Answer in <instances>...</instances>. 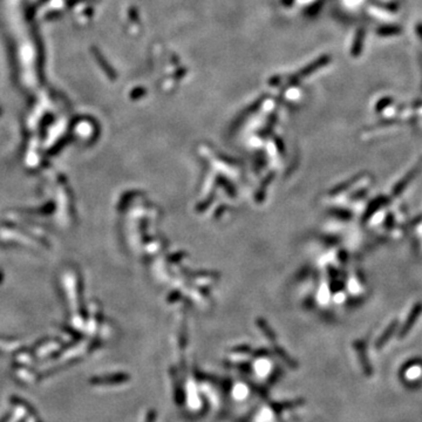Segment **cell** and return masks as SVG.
Instances as JSON below:
<instances>
[{
  "instance_id": "cell-1",
  "label": "cell",
  "mask_w": 422,
  "mask_h": 422,
  "mask_svg": "<svg viewBox=\"0 0 422 422\" xmlns=\"http://www.w3.org/2000/svg\"><path fill=\"white\" fill-rule=\"evenodd\" d=\"M129 380H130L129 375L119 373V374H113V375L95 376V378L90 379V384L95 385V386H112V385H119Z\"/></svg>"
},
{
  "instance_id": "cell-2",
  "label": "cell",
  "mask_w": 422,
  "mask_h": 422,
  "mask_svg": "<svg viewBox=\"0 0 422 422\" xmlns=\"http://www.w3.org/2000/svg\"><path fill=\"white\" fill-rule=\"evenodd\" d=\"M10 400H11V403L14 404H17V406H20V407H22V408H25L26 410H28V413H30L31 416H33V418L38 419V420H39V416H38V414H36L35 410H34L33 407L31 406V404H28L26 403V401L24 400V399L18 398V396H11Z\"/></svg>"
},
{
  "instance_id": "cell-3",
  "label": "cell",
  "mask_w": 422,
  "mask_h": 422,
  "mask_svg": "<svg viewBox=\"0 0 422 422\" xmlns=\"http://www.w3.org/2000/svg\"><path fill=\"white\" fill-rule=\"evenodd\" d=\"M154 421H155V412L152 410V412H149V414H148L147 421L145 422H154Z\"/></svg>"
}]
</instances>
